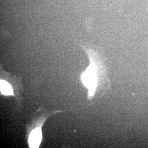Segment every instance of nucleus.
Wrapping results in <instances>:
<instances>
[{
  "label": "nucleus",
  "instance_id": "obj_2",
  "mask_svg": "<svg viewBox=\"0 0 148 148\" xmlns=\"http://www.w3.org/2000/svg\"><path fill=\"white\" fill-rule=\"evenodd\" d=\"M0 89L2 94L6 95L13 94L12 88L8 82L5 81L1 80L0 82Z\"/></svg>",
  "mask_w": 148,
  "mask_h": 148
},
{
  "label": "nucleus",
  "instance_id": "obj_1",
  "mask_svg": "<svg viewBox=\"0 0 148 148\" xmlns=\"http://www.w3.org/2000/svg\"><path fill=\"white\" fill-rule=\"evenodd\" d=\"M42 140L40 128H36L33 130L29 136V143L31 148H38Z\"/></svg>",
  "mask_w": 148,
  "mask_h": 148
}]
</instances>
